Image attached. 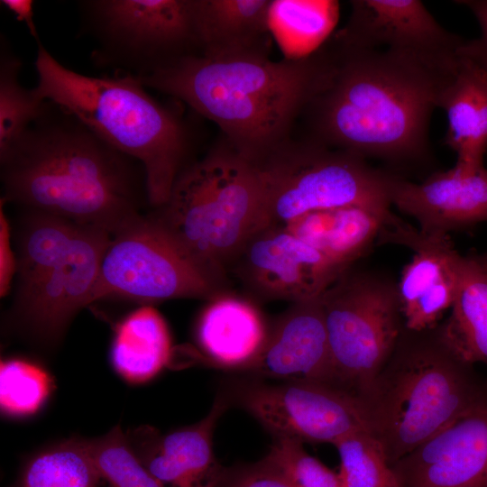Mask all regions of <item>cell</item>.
<instances>
[{
  "label": "cell",
  "mask_w": 487,
  "mask_h": 487,
  "mask_svg": "<svg viewBox=\"0 0 487 487\" xmlns=\"http://www.w3.org/2000/svg\"><path fill=\"white\" fill-rule=\"evenodd\" d=\"M326 44L332 71L305 112L309 138L394 167L426 163L432 113L454 75L382 48L348 45L334 37Z\"/></svg>",
  "instance_id": "obj_1"
},
{
  "label": "cell",
  "mask_w": 487,
  "mask_h": 487,
  "mask_svg": "<svg viewBox=\"0 0 487 487\" xmlns=\"http://www.w3.org/2000/svg\"><path fill=\"white\" fill-rule=\"evenodd\" d=\"M0 177L5 203L112 235L151 208L142 164L51 101L0 154Z\"/></svg>",
  "instance_id": "obj_2"
},
{
  "label": "cell",
  "mask_w": 487,
  "mask_h": 487,
  "mask_svg": "<svg viewBox=\"0 0 487 487\" xmlns=\"http://www.w3.org/2000/svg\"><path fill=\"white\" fill-rule=\"evenodd\" d=\"M332 66L324 43L307 57L277 61L188 55L136 78L214 122L233 148L261 163L290 140L294 122L326 86Z\"/></svg>",
  "instance_id": "obj_3"
},
{
  "label": "cell",
  "mask_w": 487,
  "mask_h": 487,
  "mask_svg": "<svg viewBox=\"0 0 487 487\" xmlns=\"http://www.w3.org/2000/svg\"><path fill=\"white\" fill-rule=\"evenodd\" d=\"M486 393L487 381L453 347L440 322L424 330L404 326L389 359L358 400L367 431L392 466Z\"/></svg>",
  "instance_id": "obj_4"
},
{
  "label": "cell",
  "mask_w": 487,
  "mask_h": 487,
  "mask_svg": "<svg viewBox=\"0 0 487 487\" xmlns=\"http://www.w3.org/2000/svg\"><path fill=\"white\" fill-rule=\"evenodd\" d=\"M37 46L36 94L140 161L151 208L164 204L179 173L192 162V135L184 118L151 96L135 76L80 74L62 65L41 41Z\"/></svg>",
  "instance_id": "obj_5"
},
{
  "label": "cell",
  "mask_w": 487,
  "mask_h": 487,
  "mask_svg": "<svg viewBox=\"0 0 487 487\" xmlns=\"http://www.w3.org/2000/svg\"><path fill=\"white\" fill-rule=\"evenodd\" d=\"M259 165L226 141L178 176L167 201L147 216L204 266L228 275L248 238L263 223Z\"/></svg>",
  "instance_id": "obj_6"
},
{
  "label": "cell",
  "mask_w": 487,
  "mask_h": 487,
  "mask_svg": "<svg viewBox=\"0 0 487 487\" xmlns=\"http://www.w3.org/2000/svg\"><path fill=\"white\" fill-rule=\"evenodd\" d=\"M258 165L262 226H283L309 212L347 206L391 212V188L399 176L310 138L290 139Z\"/></svg>",
  "instance_id": "obj_7"
},
{
  "label": "cell",
  "mask_w": 487,
  "mask_h": 487,
  "mask_svg": "<svg viewBox=\"0 0 487 487\" xmlns=\"http://www.w3.org/2000/svg\"><path fill=\"white\" fill-rule=\"evenodd\" d=\"M335 385L359 399L404 327L398 282L381 272L345 271L320 296Z\"/></svg>",
  "instance_id": "obj_8"
},
{
  "label": "cell",
  "mask_w": 487,
  "mask_h": 487,
  "mask_svg": "<svg viewBox=\"0 0 487 487\" xmlns=\"http://www.w3.org/2000/svg\"><path fill=\"white\" fill-rule=\"evenodd\" d=\"M229 279L197 262L144 213L112 235L90 304L122 298L149 305L177 299L211 300Z\"/></svg>",
  "instance_id": "obj_9"
},
{
  "label": "cell",
  "mask_w": 487,
  "mask_h": 487,
  "mask_svg": "<svg viewBox=\"0 0 487 487\" xmlns=\"http://www.w3.org/2000/svg\"><path fill=\"white\" fill-rule=\"evenodd\" d=\"M82 31L96 42V65L135 77L198 54L194 0H83Z\"/></svg>",
  "instance_id": "obj_10"
},
{
  "label": "cell",
  "mask_w": 487,
  "mask_h": 487,
  "mask_svg": "<svg viewBox=\"0 0 487 487\" xmlns=\"http://www.w3.org/2000/svg\"><path fill=\"white\" fill-rule=\"evenodd\" d=\"M232 396L274 437L334 445L366 429L360 400L329 384L242 381L233 386Z\"/></svg>",
  "instance_id": "obj_11"
},
{
  "label": "cell",
  "mask_w": 487,
  "mask_h": 487,
  "mask_svg": "<svg viewBox=\"0 0 487 487\" xmlns=\"http://www.w3.org/2000/svg\"><path fill=\"white\" fill-rule=\"evenodd\" d=\"M111 237L98 227L79 225L58 263L26 297L13 302L12 327L42 348L59 345L73 317L90 304Z\"/></svg>",
  "instance_id": "obj_12"
},
{
  "label": "cell",
  "mask_w": 487,
  "mask_h": 487,
  "mask_svg": "<svg viewBox=\"0 0 487 487\" xmlns=\"http://www.w3.org/2000/svg\"><path fill=\"white\" fill-rule=\"evenodd\" d=\"M346 270L284 226L265 225L243 244L228 272L255 298L297 303L320 297Z\"/></svg>",
  "instance_id": "obj_13"
},
{
  "label": "cell",
  "mask_w": 487,
  "mask_h": 487,
  "mask_svg": "<svg viewBox=\"0 0 487 487\" xmlns=\"http://www.w3.org/2000/svg\"><path fill=\"white\" fill-rule=\"evenodd\" d=\"M345 27L333 37L345 44L382 48L415 58L447 75L458 66L461 36L440 25L418 0H354Z\"/></svg>",
  "instance_id": "obj_14"
},
{
  "label": "cell",
  "mask_w": 487,
  "mask_h": 487,
  "mask_svg": "<svg viewBox=\"0 0 487 487\" xmlns=\"http://www.w3.org/2000/svg\"><path fill=\"white\" fill-rule=\"evenodd\" d=\"M378 240L414 251L398 281L404 326L424 330L437 326L454 304L459 281L461 254L449 234H425L395 216Z\"/></svg>",
  "instance_id": "obj_15"
},
{
  "label": "cell",
  "mask_w": 487,
  "mask_h": 487,
  "mask_svg": "<svg viewBox=\"0 0 487 487\" xmlns=\"http://www.w3.org/2000/svg\"><path fill=\"white\" fill-rule=\"evenodd\" d=\"M391 467L401 487H487V393Z\"/></svg>",
  "instance_id": "obj_16"
},
{
  "label": "cell",
  "mask_w": 487,
  "mask_h": 487,
  "mask_svg": "<svg viewBox=\"0 0 487 487\" xmlns=\"http://www.w3.org/2000/svg\"><path fill=\"white\" fill-rule=\"evenodd\" d=\"M244 372L336 387L320 297L292 303L269 329L263 348Z\"/></svg>",
  "instance_id": "obj_17"
},
{
  "label": "cell",
  "mask_w": 487,
  "mask_h": 487,
  "mask_svg": "<svg viewBox=\"0 0 487 487\" xmlns=\"http://www.w3.org/2000/svg\"><path fill=\"white\" fill-rule=\"evenodd\" d=\"M391 202L414 218L425 234H449L474 226L487 221V168L463 171L454 166L418 183L399 175Z\"/></svg>",
  "instance_id": "obj_18"
},
{
  "label": "cell",
  "mask_w": 487,
  "mask_h": 487,
  "mask_svg": "<svg viewBox=\"0 0 487 487\" xmlns=\"http://www.w3.org/2000/svg\"><path fill=\"white\" fill-rule=\"evenodd\" d=\"M227 406L225 398L218 397L196 424L162 436L149 427H139L127 437L142 464L166 487H217L224 467L215 457L213 435Z\"/></svg>",
  "instance_id": "obj_19"
},
{
  "label": "cell",
  "mask_w": 487,
  "mask_h": 487,
  "mask_svg": "<svg viewBox=\"0 0 487 487\" xmlns=\"http://www.w3.org/2000/svg\"><path fill=\"white\" fill-rule=\"evenodd\" d=\"M271 0H194L198 55L212 60L269 58Z\"/></svg>",
  "instance_id": "obj_20"
},
{
  "label": "cell",
  "mask_w": 487,
  "mask_h": 487,
  "mask_svg": "<svg viewBox=\"0 0 487 487\" xmlns=\"http://www.w3.org/2000/svg\"><path fill=\"white\" fill-rule=\"evenodd\" d=\"M269 328L257 307L230 292L208 301L197 326V340L216 366L244 372L267 340Z\"/></svg>",
  "instance_id": "obj_21"
},
{
  "label": "cell",
  "mask_w": 487,
  "mask_h": 487,
  "mask_svg": "<svg viewBox=\"0 0 487 487\" xmlns=\"http://www.w3.org/2000/svg\"><path fill=\"white\" fill-rule=\"evenodd\" d=\"M438 107L447 118L446 145L457 155L455 168L473 171L487 152V73L459 56L457 69L443 87Z\"/></svg>",
  "instance_id": "obj_22"
},
{
  "label": "cell",
  "mask_w": 487,
  "mask_h": 487,
  "mask_svg": "<svg viewBox=\"0 0 487 487\" xmlns=\"http://www.w3.org/2000/svg\"><path fill=\"white\" fill-rule=\"evenodd\" d=\"M394 216L391 211L347 206L309 212L283 226L338 266L348 269L367 253Z\"/></svg>",
  "instance_id": "obj_23"
},
{
  "label": "cell",
  "mask_w": 487,
  "mask_h": 487,
  "mask_svg": "<svg viewBox=\"0 0 487 487\" xmlns=\"http://www.w3.org/2000/svg\"><path fill=\"white\" fill-rule=\"evenodd\" d=\"M443 331L468 363L487 365V255H461L459 281Z\"/></svg>",
  "instance_id": "obj_24"
},
{
  "label": "cell",
  "mask_w": 487,
  "mask_h": 487,
  "mask_svg": "<svg viewBox=\"0 0 487 487\" xmlns=\"http://www.w3.org/2000/svg\"><path fill=\"white\" fill-rule=\"evenodd\" d=\"M79 225L57 216L23 209L14 233V298L26 297L66 253Z\"/></svg>",
  "instance_id": "obj_25"
},
{
  "label": "cell",
  "mask_w": 487,
  "mask_h": 487,
  "mask_svg": "<svg viewBox=\"0 0 487 487\" xmlns=\"http://www.w3.org/2000/svg\"><path fill=\"white\" fill-rule=\"evenodd\" d=\"M170 355V336L161 315L145 305L127 315L116 326L111 362L116 372L131 383L156 376Z\"/></svg>",
  "instance_id": "obj_26"
},
{
  "label": "cell",
  "mask_w": 487,
  "mask_h": 487,
  "mask_svg": "<svg viewBox=\"0 0 487 487\" xmlns=\"http://www.w3.org/2000/svg\"><path fill=\"white\" fill-rule=\"evenodd\" d=\"M337 17L335 1L271 0L269 26L284 58L300 59L327 41Z\"/></svg>",
  "instance_id": "obj_27"
},
{
  "label": "cell",
  "mask_w": 487,
  "mask_h": 487,
  "mask_svg": "<svg viewBox=\"0 0 487 487\" xmlns=\"http://www.w3.org/2000/svg\"><path fill=\"white\" fill-rule=\"evenodd\" d=\"M100 480L83 439L69 438L27 456L11 487H98Z\"/></svg>",
  "instance_id": "obj_28"
},
{
  "label": "cell",
  "mask_w": 487,
  "mask_h": 487,
  "mask_svg": "<svg viewBox=\"0 0 487 487\" xmlns=\"http://www.w3.org/2000/svg\"><path fill=\"white\" fill-rule=\"evenodd\" d=\"M0 154L9 150L44 112L48 101L20 81L22 60L1 39L0 48Z\"/></svg>",
  "instance_id": "obj_29"
},
{
  "label": "cell",
  "mask_w": 487,
  "mask_h": 487,
  "mask_svg": "<svg viewBox=\"0 0 487 487\" xmlns=\"http://www.w3.org/2000/svg\"><path fill=\"white\" fill-rule=\"evenodd\" d=\"M83 441L101 479L110 487H166L142 464L120 426Z\"/></svg>",
  "instance_id": "obj_30"
},
{
  "label": "cell",
  "mask_w": 487,
  "mask_h": 487,
  "mask_svg": "<svg viewBox=\"0 0 487 487\" xmlns=\"http://www.w3.org/2000/svg\"><path fill=\"white\" fill-rule=\"evenodd\" d=\"M333 446L340 459L343 487H401L381 447L366 429L349 434Z\"/></svg>",
  "instance_id": "obj_31"
},
{
  "label": "cell",
  "mask_w": 487,
  "mask_h": 487,
  "mask_svg": "<svg viewBox=\"0 0 487 487\" xmlns=\"http://www.w3.org/2000/svg\"><path fill=\"white\" fill-rule=\"evenodd\" d=\"M51 389V379L41 366L19 358L1 362L0 406L4 414L12 417L34 414Z\"/></svg>",
  "instance_id": "obj_32"
},
{
  "label": "cell",
  "mask_w": 487,
  "mask_h": 487,
  "mask_svg": "<svg viewBox=\"0 0 487 487\" xmlns=\"http://www.w3.org/2000/svg\"><path fill=\"white\" fill-rule=\"evenodd\" d=\"M264 458L280 470L293 487H343L339 473L310 455L300 441L275 437Z\"/></svg>",
  "instance_id": "obj_33"
},
{
  "label": "cell",
  "mask_w": 487,
  "mask_h": 487,
  "mask_svg": "<svg viewBox=\"0 0 487 487\" xmlns=\"http://www.w3.org/2000/svg\"><path fill=\"white\" fill-rule=\"evenodd\" d=\"M217 487H293L275 465L262 460L224 468Z\"/></svg>",
  "instance_id": "obj_34"
},
{
  "label": "cell",
  "mask_w": 487,
  "mask_h": 487,
  "mask_svg": "<svg viewBox=\"0 0 487 487\" xmlns=\"http://www.w3.org/2000/svg\"><path fill=\"white\" fill-rule=\"evenodd\" d=\"M458 3L470 9L481 30L479 37L464 41L458 55L471 60L487 73V0H464Z\"/></svg>",
  "instance_id": "obj_35"
},
{
  "label": "cell",
  "mask_w": 487,
  "mask_h": 487,
  "mask_svg": "<svg viewBox=\"0 0 487 487\" xmlns=\"http://www.w3.org/2000/svg\"><path fill=\"white\" fill-rule=\"evenodd\" d=\"M5 201L0 200V295L5 297L13 286L16 273V256L12 249V228L5 212Z\"/></svg>",
  "instance_id": "obj_36"
},
{
  "label": "cell",
  "mask_w": 487,
  "mask_h": 487,
  "mask_svg": "<svg viewBox=\"0 0 487 487\" xmlns=\"http://www.w3.org/2000/svg\"><path fill=\"white\" fill-rule=\"evenodd\" d=\"M1 4L5 6L19 21L23 23L35 38L40 41L36 24L34 22V2L32 0H2Z\"/></svg>",
  "instance_id": "obj_37"
},
{
  "label": "cell",
  "mask_w": 487,
  "mask_h": 487,
  "mask_svg": "<svg viewBox=\"0 0 487 487\" xmlns=\"http://www.w3.org/2000/svg\"><path fill=\"white\" fill-rule=\"evenodd\" d=\"M486 255H487V253H486Z\"/></svg>",
  "instance_id": "obj_38"
}]
</instances>
